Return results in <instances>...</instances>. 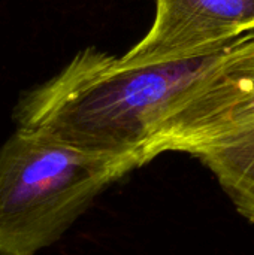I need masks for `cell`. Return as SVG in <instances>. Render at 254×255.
Instances as JSON below:
<instances>
[{"mask_svg": "<svg viewBox=\"0 0 254 255\" xmlns=\"http://www.w3.org/2000/svg\"><path fill=\"white\" fill-rule=\"evenodd\" d=\"M231 45L193 60L141 67H126L120 58L87 48L22 96L13 121L16 128L132 161L138 169L151 161L150 149L166 114Z\"/></svg>", "mask_w": 254, "mask_h": 255, "instance_id": "6da1fadb", "label": "cell"}, {"mask_svg": "<svg viewBox=\"0 0 254 255\" xmlns=\"http://www.w3.org/2000/svg\"><path fill=\"white\" fill-rule=\"evenodd\" d=\"M136 166L16 128L0 146V255L54 245L103 190Z\"/></svg>", "mask_w": 254, "mask_h": 255, "instance_id": "7a4b0ae2", "label": "cell"}, {"mask_svg": "<svg viewBox=\"0 0 254 255\" xmlns=\"http://www.w3.org/2000/svg\"><path fill=\"white\" fill-rule=\"evenodd\" d=\"M150 31L120 63L141 67L187 61L225 49L254 30V0H156Z\"/></svg>", "mask_w": 254, "mask_h": 255, "instance_id": "277c9868", "label": "cell"}, {"mask_svg": "<svg viewBox=\"0 0 254 255\" xmlns=\"http://www.w3.org/2000/svg\"><path fill=\"white\" fill-rule=\"evenodd\" d=\"M201 160L254 224V30L240 36L166 114L150 155Z\"/></svg>", "mask_w": 254, "mask_h": 255, "instance_id": "3957f363", "label": "cell"}]
</instances>
